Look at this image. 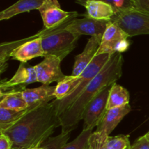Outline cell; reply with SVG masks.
Wrapping results in <instances>:
<instances>
[{
    "mask_svg": "<svg viewBox=\"0 0 149 149\" xmlns=\"http://www.w3.org/2000/svg\"><path fill=\"white\" fill-rule=\"evenodd\" d=\"M131 149H149V141L146 136L140 137L132 145Z\"/></svg>",
    "mask_w": 149,
    "mask_h": 149,
    "instance_id": "484cf974",
    "label": "cell"
},
{
    "mask_svg": "<svg viewBox=\"0 0 149 149\" xmlns=\"http://www.w3.org/2000/svg\"><path fill=\"white\" fill-rule=\"evenodd\" d=\"M61 61L52 55L45 57L43 61L34 66L37 82L49 85L52 82H59L65 77L61 68Z\"/></svg>",
    "mask_w": 149,
    "mask_h": 149,
    "instance_id": "9c48e42d",
    "label": "cell"
},
{
    "mask_svg": "<svg viewBox=\"0 0 149 149\" xmlns=\"http://www.w3.org/2000/svg\"><path fill=\"white\" fill-rule=\"evenodd\" d=\"M86 1L87 0H76V3L81 5L83 2ZM100 1H103L111 4L115 9L116 12L118 10H124V9L133 8L134 7L132 0H100Z\"/></svg>",
    "mask_w": 149,
    "mask_h": 149,
    "instance_id": "d4e9b609",
    "label": "cell"
},
{
    "mask_svg": "<svg viewBox=\"0 0 149 149\" xmlns=\"http://www.w3.org/2000/svg\"><path fill=\"white\" fill-rule=\"evenodd\" d=\"M30 108L26 110H13V109L0 108V131H4L15 125L29 111Z\"/></svg>",
    "mask_w": 149,
    "mask_h": 149,
    "instance_id": "ffe728a7",
    "label": "cell"
},
{
    "mask_svg": "<svg viewBox=\"0 0 149 149\" xmlns=\"http://www.w3.org/2000/svg\"><path fill=\"white\" fill-rule=\"evenodd\" d=\"M81 5L86 9L83 15L95 20H111L116 10L111 4L100 0H87Z\"/></svg>",
    "mask_w": 149,
    "mask_h": 149,
    "instance_id": "9a60e30c",
    "label": "cell"
},
{
    "mask_svg": "<svg viewBox=\"0 0 149 149\" xmlns=\"http://www.w3.org/2000/svg\"><path fill=\"white\" fill-rule=\"evenodd\" d=\"M111 55L108 53L100 54L96 55L92 62L87 65V68L84 70L81 76V80L77 84L75 90L69 95L67 97L61 100H54L52 103L55 107V111L58 116H61L63 112H65L76 100L81 95L84 89L87 87L89 83L102 71L105 65L107 64L110 60Z\"/></svg>",
    "mask_w": 149,
    "mask_h": 149,
    "instance_id": "3957f363",
    "label": "cell"
},
{
    "mask_svg": "<svg viewBox=\"0 0 149 149\" xmlns=\"http://www.w3.org/2000/svg\"><path fill=\"white\" fill-rule=\"evenodd\" d=\"M12 149H23V148H13Z\"/></svg>",
    "mask_w": 149,
    "mask_h": 149,
    "instance_id": "4dcf8cb0",
    "label": "cell"
},
{
    "mask_svg": "<svg viewBox=\"0 0 149 149\" xmlns=\"http://www.w3.org/2000/svg\"><path fill=\"white\" fill-rule=\"evenodd\" d=\"M45 29H52L71 21L79 15L76 11L66 12L61 9L58 0H45L38 10Z\"/></svg>",
    "mask_w": 149,
    "mask_h": 149,
    "instance_id": "52a82bcc",
    "label": "cell"
},
{
    "mask_svg": "<svg viewBox=\"0 0 149 149\" xmlns=\"http://www.w3.org/2000/svg\"><path fill=\"white\" fill-rule=\"evenodd\" d=\"M81 80V76H65V78L55 86L54 95L56 100H61L68 97L77 87Z\"/></svg>",
    "mask_w": 149,
    "mask_h": 149,
    "instance_id": "d6986e66",
    "label": "cell"
},
{
    "mask_svg": "<svg viewBox=\"0 0 149 149\" xmlns=\"http://www.w3.org/2000/svg\"><path fill=\"white\" fill-rule=\"evenodd\" d=\"M109 21V20H95L84 16L83 18L74 19L65 29L79 36H103Z\"/></svg>",
    "mask_w": 149,
    "mask_h": 149,
    "instance_id": "8fae6325",
    "label": "cell"
},
{
    "mask_svg": "<svg viewBox=\"0 0 149 149\" xmlns=\"http://www.w3.org/2000/svg\"><path fill=\"white\" fill-rule=\"evenodd\" d=\"M93 130H82L81 133L73 141L67 143L61 149H88L89 140Z\"/></svg>",
    "mask_w": 149,
    "mask_h": 149,
    "instance_id": "44dd1931",
    "label": "cell"
},
{
    "mask_svg": "<svg viewBox=\"0 0 149 149\" xmlns=\"http://www.w3.org/2000/svg\"><path fill=\"white\" fill-rule=\"evenodd\" d=\"M130 93L122 86L113 83L109 92L107 103V110L113 108L122 107L129 104Z\"/></svg>",
    "mask_w": 149,
    "mask_h": 149,
    "instance_id": "ac0fdd59",
    "label": "cell"
},
{
    "mask_svg": "<svg viewBox=\"0 0 149 149\" xmlns=\"http://www.w3.org/2000/svg\"><path fill=\"white\" fill-rule=\"evenodd\" d=\"M70 133H62L55 138H49L41 146L45 149H61L64 145L67 143Z\"/></svg>",
    "mask_w": 149,
    "mask_h": 149,
    "instance_id": "603a6c76",
    "label": "cell"
},
{
    "mask_svg": "<svg viewBox=\"0 0 149 149\" xmlns=\"http://www.w3.org/2000/svg\"><path fill=\"white\" fill-rule=\"evenodd\" d=\"M44 149H45V148H44Z\"/></svg>",
    "mask_w": 149,
    "mask_h": 149,
    "instance_id": "1f68e13d",
    "label": "cell"
},
{
    "mask_svg": "<svg viewBox=\"0 0 149 149\" xmlns=\"http://www.w3.org/2000/svg\"><path fill=\"white\" fill-rule=\"evenodd\" d=\"M123 57L122 53L111 56L102 71L89 83L77 100L59 116L61 132L71 133L82 119V114L88 103L102 90L116 82L122 75Z\"/></svg>",
    "mask_w": 149,
    "mask_h": 149,
    "instance_id": "7a4b0ae2",
    "label": "cell"
},
{
    "mask_svg": "<svg viewBox=\"0 0 149 149\" xmlns=\"http://www.w3.org/2000/svg\"><path fill=\"white\" fill-rule=\"evenodd\" d=\"M134 7L149 13V0H132Z\"/></svg>",
    "mask_w": 149,
    "mask_h": 149,
    "instance_id": "83f0119b",
    "label": "cell"
},
{
    "mask_svg": "<svg viewBox=\"0 0 149 149\" xmlns=\"http://www.w3.org/2000/svg\"><path fill=\"white\" fill-rule=\"evenodd\" d=\"M130 37L149 34V13L135 8L118 10L111 19Z\"/></svg>",
    "mask_w": 149,
    "mask_h": 149,
    "instance_id": "5b68a950",
    "label": "cell"
},
{
    "mask_svg": "<svg viewBox=\"0 0 149 149\" xmlns=\"http://www.w3.org/2000/svg\"><path fill=\"white\" fill-rule=\"evenodd\" d=\"M66 26L58 28L42 36V45L45 57L52 55L62 61L75 49L80 36L67 30Z\"/></svg>",
    "mask_w": 149,
    "mask_h": 149,
    "instance_id": "277c9868",
    "label": "cell"
},
{
    "mask_svg": "<svg viewBox=\"0 0 149 149\" xmlns=\"http://www.w3.org/2000/svg\"><path fill=\"white\" fill-rule=\"evenodd\" d=\"M13 142L4 132H0V149H12Z\"/></svg>",
    "mask_w": 149,
    "mask_h": 149,
    "instance_id": "4316f807",
    "label": "cell"
},
{
    "mask_svg": "<svg viewBox=\"0 0 149 149\" xmlns=\"http://www.w3.org/2000/svg\"><path fill=\"white\" fill-rule=\"evenodd\" d=\"M55 87L42 85L33 89H25L22 91L23 98L30 109H34L42 105L51 103L55 100Z\"/></svg>",
    "mask_w": 149,
    "mask_h": 149,
    "instance_id": "5bb4252c",
    "label": "cell"
},
{
    "mask_svg": "<svg viewBox=\"0 0 149 149\" xmlns=\"http://www.w3.org/2000/svg\"><path fill=\"white\" fill-rule=\"evenodd\" d=\"M30 149H44L42 147H37V148H30Z\"/></svg>",
    "mask_w": 149,
    "mask_h": 149,
    "instance_id": "f546056e",
    "label": "cell"
},
{
    "mask_svg": "<svg viewBox=\"0 0 149 149\" xmlns=\"http://www.w3.org/2000/svg\"><path fill=\"white\" fill-rule=\"evenodd\" d=\"M34 82H37L34 66H31L27 63H20L17 71L10 79L1 81L0 93L13 90H23L26 85Z\"/></svg>",
    "mask_w": 149,
    "mask_h": 149,
    "instance_id": "30bf717a",
    "label": "cell"
},
{
    "mask_svg": "<svg viewBox=\"0 0 149 149\" xmlns=\"http://www.w3.org/2000/svg\"><path fill=\"white\" fill-rule=\"evenodd\" d=\"M111 85L102 90L86 106L82 114L84 121L82 130H93L97 125L107 111V103Z\"/></svg>",
    "mask_w": 149,
    "mask_h": 149,
    "instance_id": "ba28073f",
    "label": "cell"
},
{
    "mask_svg": "<svg viewBox=\"0 0 149 149\" xmlns=\"http://www.w3.org/2000/svg\"><path fill=\"white\" fill-rule=\"evenodd\" d=\"M23 90H13L5 93H0V108L13 110H26L29 109L26 100L23 98Z\"/></svg>",
    "mask_w": 149,
    "mask_h": 149,
    "instance_id": "e0dca14e",
    "label": "cell"
},
{
    "mask_svg": "<svg viewBox=\"0 0 149 149\" xmlns=\"http://www.w3.org/2000/svg\"><path fill=\"white\" fill-rule=\"evenodd\" d=\"M109 136L97 132H93L89 140L88 149H109L106 139Z\"/></svg>",
    "mask_w": 149,
    "mask_h": 149,
    "instance_id": "cb8c5ba5",
    "label": "cell"
},
{
    "mask_svg": "<svg viewBox=\"0 0 149 149\" xmlns=\"http://www.w3.org/2000/svg\"><path fill=\"white\" fill-rule=\"evenodd\" d=\"M130 36L116 23L109 20L102 36L101 43L96 55L108 53H122L130 47Z\"/></svg>",
    "mask_w": 149,
    "mask_h": 149,
    "instance_id": "8992f818",
    "label": "cell"
},
{
    "mask_svg": "<svg viewBox=\"0 0 149 149\" xmlns=\"http://www.w3.org/2000/svg\"><path fill=\"white\" fill-rule=\"evenodd\" d=\"M45 0H18L0 13V20H8L20 13L39 10Z\"/></svg>",
    "mask_w": 149,
    "mask_h": 149,
    "instance_id": "2e32d148",
    "label": "cell"
},
{
    "mask_svg": "<svg viewBox=\"0 0 149 149\" xmlns=\"http://www.w3.org/2000/svg\"><path fill=\"white\" fill-rule=\"evenodd\" d=\"M146 138H147V139H148V141H149V132H148V133H146Z\"/></svg>",
    "mask_w": 149,
    "mask_h": 149,
    "instance_id": "f1b7e54d",
    "label": "cell"
},
{
    "mask_svg": "<svg viewBox=\"0 0 149 149\" xmlns=\"http://www.w3.org/2000/svg\"><path fill=\"white\" fill-rule=\"evenodd\" d=\"M103 36H93L90 38L82 52L75 57L72 75L79 77L96 56Z\"/></svg>",
    "mask_w": 149,
    "mask_h": 149,
    "instance_id": "7c38bea8",
    "label": "cell"
},
{
    "mask_svg": "<svg viewBox=\"0 0 149 149\" xmlns=\"http://www.w3.org/2000/svg\"><path fill=\"white\" fill-rule=\"evenodd\" d=\"M130 111L131 107L129 104L107 110L97 125L95 132L110 136L111 133L117 127L119 122Z\"/></svg>",
    "mask_w": 149,
    "mask_h": 149,
    "instance_id": "4fadbf2b",
    "label": "cell"
},
{
    "mask_svg": "<svg viewBox=\"0 0 149 149\" xmlns=\"http://www.w3.org/2000/svg\"><path fill=\"white\" fill-rule=\"evenodd\" d=\"M58 127L59 116L51 102L31 109L15 125L0 132L10 138L13 148L30 149L41 147Z\"/></svg>",
    "mask_w": 149,
    "mask_h": 149,
    "instance_id": "6da1fadb",
    "label": "cell"
},
{
    "mask_svg": "<svg viewBox=\"0 0 149 149\" xmlns=\"http://www.w3.org/2000/svg\"><path fill=\"white\" fill-rule=\"evenodd\" d=\"M106 144L109 149H131L132 147L129 136L125 135L109 136L106 139Z\"/></svg>",
    "mask_w": 149,
    "mask_h": 149,
    "instance_id": "7402d4cb",
    "label": "cell"
}]
</instances>
